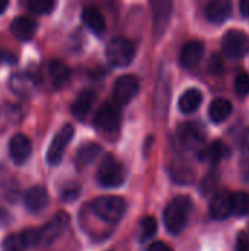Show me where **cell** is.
I'll return each instance as SVG.
<instances>
[{"label": "cell", "mask_w": 249, "mask_h": 251, "mask_svg": "<svg viewBox=\"0 0 249 251\" xmlns=\"http://www.w3.org/2000/svg\"><path fill=\"white\" fill-rule=\"evenodd\" d=\"M191 212H192V200L188 196H178L173 200H170L163 215L166 229L173 235L182 232L188 224Z\"/></svg>", "instance_id": "6da1fadb"}, {"label": "cell", "mask_w": 249, "mask_h": 251, "mask_svg": "<svg viewBox=\"0 0 249 251\" xmlns=\"http://www.w3.org/2000/svg\"><path fill=\"white\" fill-rule=\"evenodd\" d=\"M92 210L101 221L117 224L126 212V201L117 196L98 197L92 201Z\"/></svg>", "instance_id": "7a4b0ae2"}, {"label": "cell", "mask_w": 249, "mask_h": 251, "mask_svg": "<svg viewBox=\"0 0 249 251\" xmlns=\"http://www.w3.org/2000/svg\"><path fill=\"white\" fill-rule=\"evenodd\" d=\"M125 178L126 172L123 165L113 154H107L97 171L98 184L106 188H117L125 182Z\"/></svg>", "instance_id": "3957f363"}, {"label": "cell", "mask_w": 249, "mask_h": 251, "mask_svg": "<svg viewBox=\"0 0 249 251\" xmlns=\"http://www.w3.org/2000/svg\"><path fill=\"white\" fill-rule=\"evenodd\" d=\"M106 57L110 65L116 68H125L131 65L135 57V46L131 40L125 37H114L107 43Z\"/></svg>", "instance_id": "277c9868"}, {"label": "cell", "mask_w": 249, "mask_h": 251, "mask_svg": "<svg viewBox=\"0 0 249 251\" xmlns=\"http://www.w3.org/2000/svg\"><path fill=\"white\" fill-rule=\"evenodd\" d=\"M73 135H75V128L70 124L63 125L57 131V134L54 135V138H53V141H51V144H50V147L47 150V154H45V160H47L48 165L57 166L62 162V159L65 156V151H66L69 143L72 141Z\"/></svg>", "instance_id": "5b68a950"}, {"label": "cell", "mask_w": 249, "mask_h": 251, "mask_svg": "<svg viewBox=\"0 0 249 251\" xmlns=\"http://www.w3.org/2000/svg\"><path fill=\"white\" fill-rule=\"evenodd\" d=\"M222 46L229 59H242L249 53V35L239 29H230L223 35Z\"/></svg>", "instance_id": "8992f818"}, {"label": "cell", "mask_w": 249, "mask_h": 251, "mask_svg": "<svg viewBox=\"0 0 249 251\" xmlns=\"http://www.w3.org/2000/svg\"><path fill=\"white\" fill-rule=\"evenodd\" d=\"M120 112L116 106L106 103L103 106H100V109L95 113L94 118V126L101 132V134H114L117 132L119 126H120Z\"/></svg>", "instance_id": "52a82bcc"}, {"label": "cell", "mask_w": 249, "mask_h": 251, "mask_svg": "<svg viewBox=\"0 0 249 251\" xmlns=\"http://www.w3.org/2000/svg\"><path fill=\"white\" fill-rule=\"evenodd\" d=\"M139 91V81L134 75H122L120 78L116 79L114 88H113V96L116 103L119 104H128Z\"/></svg>", "instance_id": "ba28073f"}, {"label": "cell", "mask_w": 249, "mask_h": 251, "mask_svg": "<svg viewBox=\"0 0 249 251\" xmlns=\"http://www.w3.org/2000/svg\"><path fill=\"white\" fill-rule=\"evenodd\" d=\"M68 222H69V218L65 213H60L54 216L50 222H47L44 226L38 228V247L53 244L62 235Z\"/></svg>", "instance_id": "9c48e42d"}, {"label": "cell", "mask_w": 249, "mask_h": 251, "mask_svg": "<svg viewBox=\"0 0 249 251\" xmlns=\"http://www.w3.org/2000/svg\"><path fill=\"white\" fill-rule=\"evenodd\" d=\"M210 215L216 221H225L233 215V193L222 190L210 201Z\"/></svg>", "instance_id": "30bf717a"}, {"label": "cell", "mask_w": 249, "mask_h": 251, "mask_svg": "<svg viewBox=\"0 0 249 251\" xmlns=\"http://www.w3.org/2000/svg\"><path fill=\"white\" fill-rule=\"evenodd\" d=\"M32 153V143L23 134H15L9 141V154L15 165H23Z\"/></svg>", "instance_id": "8fae6325"}, {"label": "cell", "mask_w": 249, "mask_h": 251, "mask_svg": "<svg viewBox=\"0 0 249 251\" xmlns=\"http://www.w3.org/2000/svg\"><path fill=\"white\" fill-rule=\"evenodd\" d=\"M204 56V44L200 40H191L183 44L181 54H179V62L181 66L185 69L195 68Z\"/></svg>", "instance_id": "7c38bea8"}, {"label": "cell", "mask_w": 249, "mask_h": 251, "mask_svg": "<svg viewBox=\"0 0 249 251\" xmlns=\"http://www.w3.org/2000/svg\"><path fill=\"white\" fill-rule=\"evenodd\" d=\"M178 138L181 141V144L185 149H197L204 143V132L203 129L192 122H186L183 125L179 126L178 129Z\"/></svg>", "instance_id": "4fadbf2b"}, {"label": "cell", "mask_w": 249, "mask_h": 251, "mask_svg": "<svg viewBox=\"0 0 249 251\" xmlns=\"http://www.w3.org/2000/svg\"><path fill=\"white\" fill-rule=\"evenodd\" d=\"M151 6L154 10V32L157 37H161V34L166 31L169 25L173 3L167 0H156L151 3Z\"/></svg>", "instance_id": "5bb4252c"}, {"label": "cell", "mask_w": 249, "mask_h": 251, "mask_svg": "<svg viewBox=\"0 0 249 251\" xmlns=\"http://www.w3.org/2000/svg\"><path fill=\"white\" fill-rule=\"evenodd\" d=\"M50 197L43 187H31L23 197V203L26 209L32 213H40L48 206Z\"/></svg>", "instance_id": "9a60e30c"}, {"label": "cell", "mask_w": 249, "mask_h": 251, "mask_svg": "<svg viewBox=\"0 0 249 251\" xmlns=\"http://www.w3.org/2000/svg\"><path fill=\"white\" fill-rule=\"evenodd\" d=\"M205 18L213 24L225 22L232 13V3L229 0H213L204 9Z\"/></svg>", "instance_id": "2e32d148"}, {"label": "cell", "mask_w": 249, "mask_h": 251, "mask_svg": "<svg viewBox=\"0 0 249 251\" xmlns=\"http://www.w3.org/2000/svg\"><path fill=\"white\" fill-rule=\"evenodd\" d=\"M81 18H82V22L85 24V26L97 34V35H101L106 29V19L101 13V10L95 6H87L82 13H81Z\"/></svg>", "instance_id": "e0dca14e"}, {"label": "cell", "mask_w": 249, "mask_h": 251, "mask_svg": "<svg viewBox=\"0 0 249 251\" xmlns=\"http://www.w3.org/2000/svg\"><path fill=\"white\" fill-rule=\"evenodd\" d=\"M47 72H48V78H50L54 88L65 87L70 79V68L59 59H53L48 63Z\"/></svg>", "instance_id": "ac0fdd59"}, {"label": "cell", "mask_w": 249, "mask_h": 251, "mask_svg": "<svg viewBox=\"0 0 249 251\" xmlns=\"http://www.w3.org/2000/svg\"><path fill=\"white\" fill-rule=\"evenodd\" d=\"M97 100V96L94 91L91 90H84L78 94V97L75 99L73 104H72V113L76 119L82 121L87 118V115L91 112L94 103Z\"/></svg>", "instance_id": "d6986e66"}, {"label": "cell", "mask_w": 249, "mask_h": 251, "mask_svg": "<svg viewBox=\"0 0 249 251\" xmlns=\"http://www.w3.org/2000/svg\"><path fill=\"white\" fill-rule=\"evenodd\" d=\"M10 31L18 40L28 41L34 37V34L37 31V24L28 16H18L12 21Z\"/></svg>", "instance_id": "ffe728a7"}, {"label": "cell", "mask_w": 249, "mask_h": 251, "mask_svg": "<svg viewBox=\"0 0 249 251\" xmlns=\"http://www.w3.org/2000/svg\"><path fill=\"white\" fill-rule=\"evenodd\" d=\"M9 87L10 90L22 97L29 96L35 90V79L28 75V74H16L9 79Z\"/></svg>", "instance_id": "44dd1931"}, {"label": "cell", "mask_w": 249, "mask_h": 251, "mask_svg": "<svg viewBox=\"0 0 249 251\" xmlns=\"http://www.w3.org/2000/svg\"><path fill=\"white\" fill-rule=\"evenodd\" d=\"M229 156H230V150H229V147L223 141L211 143L200 154L201 160H208L211 165H217V163H220L223 159H226Z\"/></svg>", "instance_id": "7402d4cb"}, {"label": "cell", "mask_w": 249, "mask_h": 251, "mask_svg": "<svg viewBox=\"0 0 249 251\" xmlns=\"http://www.w3.org/2000/svg\"><path fill=\"white\" fill-rule=\"evenodd\" d=\"M232 110H233L232 103L227 99L220 97L211 101L208 107V116L214 124H220V122H225L230 116Z\"/></svg>", "instance_id": "603a6c76"}, {"label": "cell", "mask_w": 249, "mask_h": 251, "mask_svg": "<svg viewBox=\"0 0 249 251\" xmlns=\"http://www.w3.org/2000/svg\"><path fill=\"white\" fill-rule=\"evenodd\" d=\"M203 103V93L197 88L186 90L179 99V110L185 115L194 113Z\"/></svg>", "instance_id": "cb8c5ba5"}, {"label": "cell", "mask_w": 249, "mask_h": 251, "mask_svg": "<svg viewBox=\"0 0 249 251\" xmlns=\"http://www.w3.org/2000/svg\"><path fill=\"white\" fill-rule=\"evenodd\" d=\"M100 153H101V147L98 144L95 143L84 144L76 151V163L79 166H88L98 157Z\"/></svg>", "instance_id": "d4e9b609"}, {"label": "cell", "mask_w": 249, "mask_h": 251, "mask_svg": "<svg viewBox=\"0 0 249 251\" xmlns=\"http://www.w3.org/2000/svg\"><path fill=\"white\" fill-rule=\"evenodd\" d=\"M249 212V194L248 193H233V215L244 216Z\"/></svg>", "instance_id": "484cf974"}, {"label": "cell", "mask_w": 249, "mask_h": 251, "mask_svg": "<svg viewBox=\"0 0 249 251\" xmlns=\"http://www.w3.org/2000/svg\"><path fill=\"white\" fill-rule=\"evenodd\" d=\"M56 3L53 0H31L28 1L26 7L29 12H32L34 15H45L50 13L54 9Z\"/></svg>", "instance_id": "4316f807"}, {"label": "cell", "mask_w": 249, "mask_h": 251, "mask_svg": "<svg viewBox=\"0 0 249 251\" xmlns=\"http://www.w3.org/2000/svg\"><path fill=\"white\" fill-rule=\"evenodd\" d=\"M139 228H141V238H142V241L153 238L156 235V232H157V221H156V218L145 216L141 221Z\"/></svg>", "instance_id": "83f0119b"}, {"label": "cell", "mask_w": 249, "mask_h": 251, "mask_svg": "<svg viewBox=\"0 0 249 251\" xmlns=\"http://www.w3.org/2000/svg\"><path fill=\"white\" fill-rule=\"evenodd\" d=\"M26 250V246H25V241H23V237L22 234H12L9 235L4 243H3V251H25Z\"/></svg>", "instance_id": "f1b7e54d"}, {"label": "cell", "mask_w": 249, "mask_h": 251, "mask_svg": "<svg viewBox=\"0 0 249 251\" xmlns=\"http://www.w3.org/2000/svg\"><path fill=\"white\" fill-rule=\"evenodd\" d=\"M235 90L238 96H247L249 94V74L242 72L235 79Z\"/></svg>", "instance_id": "f546056e"}, {"label": "cell", "mask_w": 249, "mask_h": 251, "mask_svg": "<svg viewBox=\"0 0 249 251\" xmlns=\"http://www.w3.org/2000/svg\"><path fill=\"white\" fill-rule=\"evenodd\" d=\"M217 181H219V174H216L214 171H211V172L204 178V181H203V184H201V193H203V194H207V193L213 191L214 187H216V184H217Z\"/></svg>", "instance_id": "4dcf8cb0"}, {"label": "cell", "mask_w": 249, "mask_h": 251, "mask_svg": "<svg viewBox=\"0 0 249 251\" xmlns=\"http://www.w3.org/2000/svg\"><path fill=\"white\" fill-rule=\"evenodd\" d=\"M78 194H79V185L75 184V182L65 185L63 190H62V199L65 201H73L78 197Z\"/></svg>", "instance_id": "1f68e13d"}, {"label": "cell", "mask_w": 249, "mask_h": 251, "mask_svg": "<svg viewBox=\"0 0 249 251\" xmlns=\"http://www.w3.org/2000/svg\"><path fill=\"white\" fill-rule=\"evenodd\" d=\"M236 144L242 151H249V128H245L239 132L236 138Z\"/></svg>", "instance_id": "d6a6232c"}, {"label": "cell", "mask_w": 249, "mask_h": 251, "mask_svg": "<svg viewBox=\"0 0 249 251\" xmlns=\"http://www.w3.org/2000/svg\"><path fill=\"white\" fill-rule=\"evenodd\" d=\"M173 179L178 182H183L188 184L192 181V172L191 171H181V172H175L173 174Z\"/></svg>", "instance_id": "836d02e7"}, {"label": "cell", "mask_w": 249, "mask_h": 251, "mask_svg": "<svg viewBox=\"0 0 249 251\" xmlns=\"http://www.w3.org/2000/svg\"><path fill=\"white\" fill-rule=\"evenodd\" d=\"M236 251H249V238L245 234H239L236 240Z\"/></svg>", "instance_id": "e575fe53"}, {"label": "cell", "mask_w": 249, "mask_h": 251, "mask_svg": "<svg viewBox=\"0 0 249 251\" xmlns=\"http://www.w3.org/2000/svg\"><path fill=\"white\" fill-rule=\"evenodd\" d=\"M208 68L211 72H222L223 71V63L220 60V57H217L216 54L210 59V63H208Z\"/></svg>", "instance_id": "d590c367"}, {"label": "cell", "mask_w": 249, "mask_h": 251, "mask_svg": "<svg viewBox=\"0 0 249 251\" xmlns=\"http://www.w3.org/2000/svg\"><path fill=\"white\" fill-rule=\"evenodd\" d=\"M147 251H173V249L163 241H156L147 249Z\"/></svg>", "instance_id": "8d00e7d4"}, {"label": "cell", "mask_w": 249, "mask_h": 251, "mask_svg": "<svg viewBox=\"0 0 249 251\" xmlns=\"http://www.w3.org/2000/svg\"><path fill=\"white\" fill-rule=\"evenodd\" d=\"M239 7H241V13L244 16H249V0H242Z\"/></svg>", "instance_id": "74e56055"}, {"label": "cell", "mask_w": 249, "mask_h": 251, "mask_svg": "<svg viewBox=\"0 0 249 251\" xmlns=\"http://www.w3.org/2000/svg\"><path fill=\"white\" fill-rule=\"evenodd\" d=\"M0 62H15V56L13 54H6L4 51L0 53Z\"/></svg>", "instance_id": "f35d334b"}, {"label": "cell", "mask_w": 249, "mask_h": 251, "mask_svg": "<svg viewBox=\"0 0 249 251\" xmlns=\"http://www.w3.org/2000/svg\"><path fill=\"white\" fill-rule=\"evenodd\" d=\"M7 6H9V1L7 0H0V15L6 10Z\"/></svg>", "instance_id": "ab89813d"}]
</instances>
